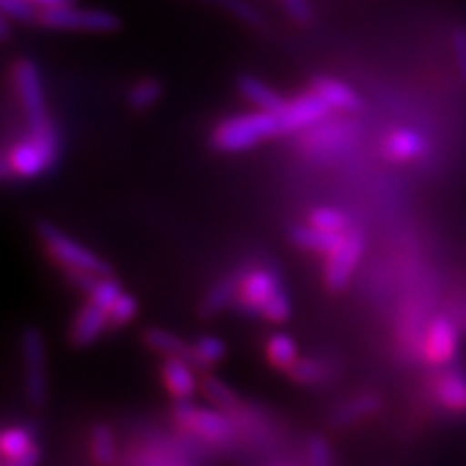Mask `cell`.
<instances>
[{
	"label": "cell",
	"instance_id": "cell-2",
	"mask_svg": "<svg viewBox=\"0 0 466 466\" xmlns=\"http://www.w3.org/2000/svg\"><path fill=\"white\" fill-rule=\"evenodd\" d=\"M279 132H281V126H279L277 115L255 110V113L238 115L223 121L214 132V145L223 151H240Z\"/></svg>",
	"mask_w": 466,
	"mask_h": 466
},
{
	"label": "cell",
	"instance_id": "cell-26",
	"mask_svg": "<svg viewBox=\"0 0 466 466\" xmlns=\"http://www.w3.org/2000/svg\"><path fill=\"white\" fill-rule=\"evenodd\" d=\"M201 391L206 393V398L212 400L214 404L225 408V410H233V408L238 406L236 393H233L223 380H218V378H214V376L203 378Z\"/></svg>",
	"mask_w": 466,
	"mask_h": 466
},
{
	"label": "cell",
	"instance_id": "cell-38",
	"mask_svg": "<svg viewBox=\"0 0 466 466\" xmlns=\"http://www.w3.org/2000/svg\"><path fill=\"white\" fill-rule=\"evenodd\" d=\"M283 9L288 11L289 17H294L299 22H307L313 14L311 5L305 3V0H283Z\"/></svg>",
	"mask_w": 466,
	"mask_h": 466
},
{
	"label": "cell",
	"instance_id": "cell-32",
	"mask_svg": "<svg viewBox=\"0 0 466 466\" xmlns=\"http://www.w3.org/2000/svg\"><path fill=\"white\" fill-rule=\"evenodd\" d=\"M309 466H333L330 445L322 436H311L309 441Z\"/></svg>",
	"mask_w": 466,
	"mask_h": 466
},
{
	"label": "cell",
	"instance_id": "cell-27",
	"mask_svg": "<svg viewBox=\"0 0 466 466\" xmlns=\"http://www.w3.org/2000/svg\"><path fill=\"white\" fill-rule=\"evenodd\" d=\"M311 225L326 233H335V236H343V233H348V217H343V214L337 212V209H329V208L316 209V212L311 214Z\"/></svg>",
	"mask_w": 466,
	"mask_h": 466
},
{
	"label": "cell",
	"instance_id": "cell-12",
	"mask_svg": "<svg viewBox=\"0 0 466 466\" xmlns=\"http://www.w3.org/2000/svg\"><path fill=\"white\" fill-rule=\"evenodd\" d=\"M313 86H316V93L322 100L333 108L341 110H360L363 108V102L359 100V96L350 89L348 85L339 83L335 78H326V76H319V78L313 80Z\"/></svg>",
	"mask_w": 466,
	"mask_h": 466
},
{
	"label": "cell",
	"instance_id": "cell-1",
	"mask_svg": "<svg viewBox=\"0 0 466 466\" xmlns=\"http://www.w3.org/2000/svg\"><path fill=\"white\" fill-rule=\"evenodd\" d=\"M56 156V137L52 127H44V130L31 132L28 141L17 143L7 151L3 158L0 171L3 177L9 179L11 175H22V177H33L46 171Z\"/></svg>",
	"mask_w": 466,
	"mask_h": 466
},
{
	"label": "cell",
	"instance_id": "cell-28",
	"mask_svg": "<svg viewBox=\"0 0 466 466\" xmlns=\"http://www.w3.org/2000/svg\"><path fill=\"white\" fill-rule=\"evenodd\" d=\"M160 97V83L154 78L138 80L130 91V104L134 108H149Z\"/></svg>",
	"mask_w": 466,
	"mask_h": 466
},
{
	"label": "cell",
	"instance_id": "cell-24",
	"mask_svg": "<svg viewBox=\"0 0 466 466\" xmlns=\"http://www.w3.org/2000/svg\"><path fill=\"white\" fill-rule=\"evenodd\" d=\"M268 357H270L272 365L283 367V370H291L296 363V343L289 335L277 333L268 339Z\"/></svg>",
	"mask_w": 466,
	"mask_h": 466
},
{
	"label": "cell",
	"instance_id": "cell-20",
	"mask_svg": "<svg viewBox=\"0 0 466 466\" xmlns=\"http://www.w3.org/2000/svg\"><path fill=\"white\" fill-rule=\"evenodd\" d=\"M145 343H147L149 348H154L156 352L167 354L168 359L186 360V357L190 354V346H186L179 337H175L173 333H167V330L162 329H149L147 333H145Z\"/></svg>",
	"mask_w": 466,
	"mask_h": 466
},
{
	"label": "cell",
	"instance_id": "cell-19",
	"mask_svg": "<svg viewBox=\"0 0 466 466\" xmlns=\"http://www.w3.org/2000/svg\"><path fill=\"white\" fill-rule=\"evenodd\" d=\"M225 357V343L218 337H201L195 346L190 348V354L186 357V363L195 370H206L208 365L217 363Z\"/></svg>",
	"mask_w": 466,
	"mask_h": 466
},
{
	"label": "cell",
	"instance_id": "cell-34",
	"mask_svg": "<svg viewBox=\"0 0 466 466\" xmlns=\"http://www.w3.org/2000/svg\"><path fill=\"white\" fill-rule=\"evenodd\" d=\"M289 376L294 378L296 382H316L322 376V367L316 360H296L294 367L289 370Z\"/></svg>",
	"mask_w": 466,
	"mask_h": 466
},
{
	"label": "cell",
	"instance_id": "cell-7",
	"mask_svg": "<svg viewBox=\"0 0 466 466\" xmlns=\"http://www.w3.org/2000/svg\"><path fill=\"white\" fill-rule=\"evenodd\" d=\"M22 357L26 370V395L31 404H44L46 380H44V341L35 326L22 333Z\"/></svg>",
	"mask_w": 466,
	"mask_h": 466
},
{
	"label": "cell",
	"instance_id": "cell-36",
	"mask_svg": "<svg viewBox=\"0 0 466 466\" xmlns=\"http://www.w3.org/2000/svg\"><path fill=\"white\" fill-rule=\"evenodd\" d=\"M225 7L233 11V14L240 17L242 22H247V25L258 26L261 22V15L258 14V9L250 7L248 3H240V0H229V3H225Z\"/></svg>",
	"mask_w": 466,
	"mask_h": 466
},
{
	"label": "cell",
	"instance_id": "cell-13",
	"mask_svg": "<svg viewBox=\"0 0 466 466\" xmlns=\"http://www.w3.org/2000/svg\"><path fill=\"white\" fill-rule=\"evenodd\" d=\"M162 378H165L168 391L177 400H188L197 389L192 367L184 359H167L165 367H162Z\"/></svg>",
	"mask_w": 466,
	"mask_h": 466
},
{
	"label": "cell",
	"instance_id": "cell-33",
	"mask_svg": "<svg viewBox=\"0 0 466 466\" xmlns=\"http://www.w3.org/2000/svg\"><path fill=\"white\" fill-rule=\"evenodd\" d=\"M134 313H137V300L132 299V296L127 294H121V299L115 302L113 309L108 311V322L119 326V324H126L127 319H130Z\"/></svg>",
	"mask_w": 466,
	"mask_h": 466
},
{
	"label": "cell",
	"instance_id": "cell-31",
	"mask_svg": "<svg viewBox=\"0 0 466 466\" xmlns=\"http://www.w3.org/2000/svg\"><path fill=\"white\" fill-rule=\"evenodd\" d=\"M0 11L5 17H14L17 22H31L37 14V7L26 0H0Z\"/></svg>",
	"mask_w": 466,
	"mask_h": 466
},
{
	"label": "cell",
	"instance_id": "cell-18",
	"mask_svg": "<svg viewBox=\"0 0 466 466\" xmlns=\"http://www.w3.org/2000/svg\"><path fill=\"white\" fill-rule=\"evenodd\" d=\"M291 238L299 247L307 248V250H316V253H333L337 248V244L341 242V236H335V233H326L318 227L307 225V227H296L291 231Z\"/></svg>",
	"mask_w": 466,
	"mask_h": 466
},
{
	"label": "cell",
	"instance_id": "cell-39",
	"mask_svg": "<svg viewBox=\"0 0 466 466\" xmlns=\"http://www.w3.org/2000/svg\"><path fill=\"white\" fill-rule=\"evenodd\" d=\"M37 458H39L37 450H33L31 453H28V456L20 458V460H14V462H7L5 466H35V464H37Z\"/></svg>",
	"mask_w": 466,
	"mask_h": 466
},
{
	"label": "cell",
	"instance_id": "cell-37",
	"mask_svg": "<svg viewBox=\"0 0 466 466\" xmlns=\"http://www.w3.org/2000/svg\"><path fill=\"white\" fill-rule=\"evenodd\" d=\"M66 277L69 283L76 285L78 289L86 291V294H91V291L96 289V285L100 283V277L91 275V272H85V270H66Z\"/></svg>",
	"mask_w": 466,
	"mask_h": 466
},
{
	"label": "cell",
	"instance_id": "cell-9",
	"mask_svg": "<svg viewBox=\"0 0 466 466\" xmlns=\"http://www.w3.org/2000/svg\"><path fill=\"white\" fill-rule=\"evenodd\" d=\"M425 357L436 365H445L456 357L458 352V330L451 319L436 318L425 337Z\"/></svg>",
	"mask_w": 466,
	"mask_h": 466
},
{
	"label": "cell",
	"instance_id": "cell-30",
	"mask_svg": "<svg viewBox=\"0 0 466 466\" xmlns=\"http://www.w3.org/2000/svg\"><path fill=\"white\" fill-rule=\"evenodd\" d=\"M261 313H264L268 319H272V322H283V319L289 318V300L281 288L268 299L264 309H261Z\"/></svg>",
	"mask_w": 466,
	"mask_h": 466
},
{
	"label": "cell",
	"instance_id": "cell-8",
	"mask_svg": "<svg viewBox=\"0 0 466 466\" xmlns=\"http://www.w3.org/2000/svg\"><path fill=\"white\" fill-rule=\"evenodd\" d=\"M329 104L316 91L305 93V96H299L296 100L285 102L281 113H277L279 126H281V132L302 130V127H309L318 124L319 119H324L329 115Z\"/></svg>",
	"mask_w": 466,
	"mask_h": 466
},
{
	"label": "cell",
	"instance_id": "cell-17",
	"mask_svg": "<svg viewBox=\"0 0 466 466\" xmlns=\"http://www.w3.org/2000/svg\"><path fill=\"white\" fill-rule=\"evenodd\" d=\"M436 398L445 408L466 412V378L458 371H450L436 384Z\"/></svg>",
	"mask_w": 466,
	"mask_h": 466
},
{
	"label": "cell",
	"instance_id": "cell-10",
	"mask_svg": "<svg viewBox=\"0 0 466 466\" xmlns=\"http://www.w3.org/2000/svg\"><path fill=\"white\" fill-rule=\"evenodd\" d=\"M279 289V279L272 270H253L240 285V307L248 313H261V309Z\"/></svg>",
	"mask_w": 466,
	"mask_h": 466
},
{
	"label": "cell",
	"instance_id": "cell-40",
	"mask_svg": "<svg viewBox=\"0 0 466 466\" xmlns=\"http://www.w3.org/2000/svg\"><path fill=\"white\" fill-rule=\"evenodd\" d=\"M7 20L9 17H0V37L3 39H7L9 37V25H7Z\"/></svg>",
	"mask_w": 466,
	"mask_h": 466
},
{
	"label": "cell",
	"instance_id": "cell-41",
	"mask_svg": "<svg viewBox=\"0 0 466 466\" xmlns=\"http://www.w3.org/2000/svg\"><path fill=\"white\" fill-rule=\"evenodd\" d=\"M462 330L466 333V311H464V316H462Z\"/></svg>",
	"mask_w": 466,
	"mask_h": 466
},
{
	"label": "cell",
	"instance_id": "cell-5",
	"mask_svg": "<svg viewBox=\"0 0 466 466\" xmlns=\"http://www.w3.org/2000/svg\"><path fill=\"white\" fill-rule=\"evenodd\" d=\"M363 247H365L363 233L354 229L343 233L341 242L337 244V248L329 255V261H326V283H329V288L333 289L346 288L354 266L359 264Z\"/></svg>",
	"mask_w": 466,
	"mask_h": 466
},
{
	"label": "cell",
	"instance_id": "cell-25",
	"mask_svg": "<svg viewBox=\"0 0 466 466\" xmlns=\"http://www.w3.org/2000/svg\"><path fill=\"white\" fill-rule=\"evenodd\" d=\"M376 408H378V400L371 398V395H365V398H359V400L350 401V404H346L343 408H339V410L335 412L333 423L335 425L354 423V421H359L360 417L371 415V412H374Z\"/></svg>",
	"mask_w": 466,
	"mask_h": 466
},
{
	"label": "cell",
	"instance_id": "cell-21",
	"mask_svg": "<svg viewBox=\"0 0 466 466\" xmlns=\"http://www.w3.org/2000/svg\"><path fill=\"white\" fill-rule=\"evenodd\" d=\"M238 285H240V279L238 277L223 279V281H218L217 285H214V288L208 291V296L201 302V309H199L201 316L203 318L217 316L220 309H223L227 302L233 299V294L238 291Z\"/></svg>",
	"mask_w": 466,
	"mask_h": 466
},
{
	"label": "cell",
	"instance_id": "cell-15",
	"mask_svg": "<svg viewBox=\"0 0 466 466\" xmlns=\"http://www.w3.org/2000/svg\"><path fill=\"white\" fill-rule=\"evenodd\" d=\"M428 149V143L421 134L415 130H395L391 137L387 138V154L393 160H412L421 158Z\"/></svg>",
	"mask_w": 466,
	"mask_h": 466
},
{
	"label": "cell",
	"instance_id": "cell-6",
	"mask_svg": "<svg viewBox=\"0 0 466 466\" xmlns=\"http://www.w3.org/2000/svg\"><path fill=\"white\" fill-rule=\"evenodd\" d=\"M15 85H17V91H20V100L25 104V113L28 116V124H31V132L48 127L42 83H39V74H37V67H35V63L26 61V58L17 63Z\"/></svg>",
	"mask_w": 466,
	"mask_h": 466
},
{
	"label": "cell",
	"instance_id": "cell-11",
	"mask_svg": "<svg viewBox=\"0 0 466 466\" xmlns=\"http://www.w3.org/2000/svg\"><path fill=\"white\" fill-rule=\"evenodd\" d=\"M108 324V313L102 311L100 307H96L93 302L80 309L78 318H76L74 329H72V341L74 346H89L93 339L102 335L104 326Z\"/></svg>",
	"mask_w": 466,
	"mask_h": 466
},
{
	"label": "cell",
	"instance_id": "cell-23",
	"mask_svg": "<svg viewBox=\"0 0 466 466\" xmlns=\"http://www.w3.org/2000/svg\"><path fill=\"white\" fill-rule=\"evenodd\" d=\"M91 456L100 466H110L115 460V441L108 425L97 423L91 430Z\"/></svg>",
	"mask_w": 466,
	"mask_h": 466
},
{
	"label": "cell",
	"instance_id": "cell-3",
	"mask_svg": "<svg viewBox=\"0 0 466 466\" xmlns=\"http://www.w3.org/2000/svg\"><path fill=\"white\" fill-rule=\"evenodd\" d=\"M37 231L50 253L55 255L56 261L67 266V270H85L96 277H106L110 272L106 261L100 259L96 253H91V250H86L85 247H80L78 242H74L72 238H67L66 233L55 229L52 225L39 223Z\"/></svg>",
	"mask_w": 466,
	"mask_h": 466
},
{
	"label": "cell",
	"instance_id": "cell-14",
	"mask_svg": "<svg viewBox=\"0 0 466 466\" xmlns=\"http://www.w3.org/2000/svg\"><path fill=\"white\" fill-rule=\"evenodd\" d=\"M238 86H240V93L250 104H255L261 113H281L285 102L283 97L279 96V93H275L270 89V86L261 83V80L253 78V76H242L240 80H238Z\"/></svg>",
	"mask_w": 466,
	"mask_h": 466
},
{
	"label": "cell",
	"instance_id": "cell-35",
	"mask_svg": "<svg viewBox=\"0 0 466 466\" xmlns=\"http://www.w3.org/2000/svg\"><path fill=\"white\" fill-rule=\"evenodd\" d=\"M453 55H456L460 78L466 83V28H456L453 31Z\"/></svg>",
	"mask_w": 466,
	"mask_h": 466
},
{
	"label": "cell",
	"instance_id": "cell-29",
	"mask_svg": "<svg viewBox=\"0 0 466 466\" xmlns=\"http://www.w3.org/2000/svg\"><path fill=\"white\" fill-rule=\"evenodd\" d=\"M121 299V289L113 279H100V283L96 285V289L91 291V302L96 307H100L102 311H110L116 300Z\"/></svg>",
	"mask_w": 466,
	"mask_h": 466
},
{
	"label": "cell",
	"instance_id": "cell-16",
	"mask_svg": "<svg viewBox=\"0 0 466 466\" xmlns=\"http://www.w3.org/2000/svg\"><path fill=\"white\" fill-rule=\"evenodd\" d=\"M186 428L195 430L209 441H225L231 434V423L220 412L208 410V408H197Z\"/></svg>",
	"mask_w": 466,
	"mask_h": 466
},
{
	"label": "cell",
	"instance_id": "cell-4",
	"mask_svg": "<svg viewBox=\"0 0 466 466\" xmlns=\"http://www.w3.org/2000/svg\"><path fill=\"white\" fill-rule=\"evenodd\" d=\"M39 20L52 28H86V31H115L119 26V17L104 9H80L74 3L63 7L44 11Z\"/></svg>",
	"mask_w": 466,
	"mask_h": 466
},
{
	"label": "cell",
	"instance_id": "cell-22",
	"mask_svg": "<svg viewBox=\"0 0 466 466\" xmlns=\"http://www.w3.org/2000/svg\"><path fill=\"white\" fill-rule=\"evenodd\" d=\"M0 447H3V456L7 458V462H14V460H20L31 453L37 447H33L31 432L26 428H9L5 430L3 441H0Z\"/></svg>",
	"mask_w": 466,
	"mask_h": 466
}]
</instances>
